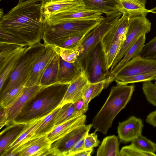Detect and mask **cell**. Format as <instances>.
<instances>
[{"mask_svg":"<svg viewBox=\"0 0 156 156\" xmlns=\"http://www.w3.org/2000/svg\"><path fill=\"white\" fill-rule=\"evenodd\" d=\"M43 0L18 2L0 18V28L21 39L29 46L40 43L46 24L41 9Z\"/></svg>","mask_w":156,"mask_h":156,"instance_id":"obj_1","label":"cell"},{"mask_svg":"<svg viewBox=\"0 0 156 156\" xmlns=\"http://www.w3.org/2000/svg\"><path fill=\"white\" fill-rule=\"evenodd\" d=\"M70 83L42 87L14 119V123H28L43 118L60 106Z\"/></svg>","mask_w":156,"mask_h":156,"instance_id":"obj_2","label":"cell"},{"mask_svg":"<svg viewBox=\"0 0 156 156\" xmlns=\"http://www.w3.org/2000/svg\"><path fill=\"white\" fill-rule=\"evenodd\" d=\"M134 90L133 85L117 84L111 87L105 103L93 119L91 124L96 131L106 134L115 118L130 100Z\"/></svg>","mask_w":156,"mask_h":156,"instance_id":"obj_3","label":"cell"},{"mask_svg":"<svg viewBox=\"0 0 156 156\" xmlns=\"http://www.w3.org/2000/svg\"><path fill=\"white\" fill-rule=\"evenodd\" d=\"M46 47L41 43L28 46L21 56L14 70L10 74L0 90V99L13 89L25 85L28 81L36 61Z\"/></svg>","mask_w":156,"mask_h":156,"instance_id":"obj_4","label":"cell"},{"mask_svg":"<svg viewBox=\"0 0 156 156\" xmlns=\"http://www.w3.org/2000/svg\"><path fill=\"white\" fill-rule=\"evenodd\" d=\"M103 20L73 21L51 25L46 23L42 40L46 44L57 46L73 36L94 29Z\"/></svg>","mask_w":156,"mask_h":156,"instance_id":"obj_5","label":"cell"},{"mask_svg":"<svg viewBox=\"0 0 156 156\" xmlns=\"http://www.w3.org/2000/svg\"><path fill=\"white\" fill-rule=\"evenodd\" d=\"M122 14L118 12L106 16L100 23L88 33L78 46L81 52L77 61L84 72L86 61L96 46L115 24Z\"/></svg>","mask_w":156,"mask_h":156,"instance_id":"obj_6","label":"cell"},{"mask_svg":"<svg viewBox=\"0 0 156 156\" xmlns=\"http://www.w3.org/2000/svg\"><path fill=\"white\" fill-rule=\"evenodd\" d=\"M84 73L89 83H95L106 80L114 81L108 69L105 54L101 41L94 48L85 62Z\"/></svg>","mask_w":156,"mask_h":156,"instance_id":"obj_7","label":"cell"},{"mask_svg":"<svg viewBox=\"0 0 156 156\" xmlns=\"http://www.w3.org/2000/svg\"><path fill=\"white\" fill-rule=\"evenodd\" d=\"M146 17L139 16L129 18L126 39L113 63L110 71L121 60L127 51L140 37L146 34L150 31L151 24Z\"/></svg>","mask_w":156,"mask_h":156,"instance_id":"obj_8","label":"cell"},{"mask_svg":"<svg viewBox=\"0 0 156 156\" xmlns=\"http://www.w3.org/2000/svg\"><path fill=\"white\" fill-rule=\"evenodd\" d=\"M92 125H84L77 127L62 137L51 143L49 156H68L74 144L84 137Z\"/></svg>","mask_w":156,"mask_h":156,"instance_id":"obj_9","label":"cell"},{"mask_svg":"<svg viewBox=\"0 0 156 156\" xmlns=\"http://www.w3.org/2000/svg\"><path fill=\"white\" fill-rule=\"evenodd\" d=\"M47 135L33 136L5 156H49L51 143Z\"/></svg>","mask_w":156,"mask_h":156,"instance_id":"obj_10","label":"cell"},{"mask_svg":"<svg viewBox=\"0 0 156 156\" xmlns=\"http://www.w3.org/2000/svg\"><path fill=\"white\" fill-rule=\"evenodd\" d=\"M101 13L86 8L85 6L72 9L56 14L49 18L46 24L54 25L73 21L103 20Z\"/></svg>","mask_w":156,"mask_h":156,"instance_id":"obj_11","label":"cell"},{"mask_svg":"<svg viewBox=\"0 0 156 156\" xmlns=\"http://www.w3.org/2000/svg\"><path fill=\"white\" fill-rule=\"evenodd\" d=\"M152 72H156V60L144 58L139 55L124 66L114 76H128Z\"/></svg>","mask_w":156,"mask_h":156,"instance_id":"obj_12","label":"cell"},{"mask_svg":"<svg viewBox=\"0 0 156 156\" xmlns=\"http://www.w3.org/2000/svg\"><path fill=\"white\" fill-rule=\"evenodd\" d=\"M57 54L54 46L46 44L44 51L33 66L29 78L26 84V87L39 85L43 73Z\"/></svg>","mask_w":156,"mask_h":156,"instance_id":"obj_13","label":"cell"},{"mask_svg":"<svg viewBox=\"0 0 156 156\" xmlns=\"http://www.w3.org/2000/svg\"><path fill=\"white\" fill-rule=\"evenodd\" d=\"M84 6L82 0H43L41 2L42 14L45 22L58 13Z\"/></svg>","mask_w":156,"mask_h":156,"instance_id":"obj_14","label":"cell"},{"mask_svg":"<svg viewBox=\"0 0 156 156\" xmlns=\"http://www.w3.org/2000/svg\"><path fill=\"white\" fill-rule=\"evenodd\" d=\"M144 126L142 120L134 116L119 122L117 132L120 141L124 143L131 142L142 134Z\"/></svg>","mask_w":156,"mask_h":156,"instance_id":"obj_15","label":"cell"},{"mask_svg":"<svg viewBox=\"0 0 156 156\" xmlns=\"http://www.w3.org/2000/svg\"><path fill=\"white\" fill-rule=\"evenodd\" d=\"M129 19V17L128 16L122 14L115 24L103 37L101 42L105 54L114 42L122 40L125 41Z\"/></svg>","mask_w":156,"mask_h":156,"instance_id":"obj_16","label":"cell"},{"mask_svg":"<svg viewBox=\"0 0 156 156\" xmlns=\"http://www.w3.org/2000/svg\"><path fill=\"white\" fill-rule=\"evenodd\" d=\"M41 86L39 85L26 87L18 100L11 106L6 108L8 124L12 123L15 118L28 102L39 91Z\"/></svg>","mask_w":156,"mask_h":156,"instance_id":"obj_17","label":"cell"},{"mask_svg":"<svg viewBox=\"0 0 156 156\" xmlns=\"http://www.w3.org/2000/svg\"><path fill=\"white\" fill-rule=\"evenodd\" d=\"M83 72L77 61L69 62L59 56L58 83H70Z\"/></svg>","mask_w":156,"mask_h":156,"instance_id":"obj_18","label":"cell"},{"mask_svg":"<svg viewBox=\"0 0 156 156\" xmlns=\"http://www.w3.org/2000/svg\"><path fill=\"white\" fill-rule=\"evenodd\" d=\"M89 84L83 72L70 84L60 106L68 103H74L82 98Z\"/></svg>","mask_w":156,"mask_h":156,"instance_id":"obj_19","label":"cell"},{"mask_svg":"<svg viewBox=\"0 0 156 156\" xmlns=\"http://www.w3.org/2000/svg\"><path fill=\"white\" fill-rule=\"evenodd\" d=\"M118 11L129 18L146 16L148 10L145 8L147 0H115Z\"/></svg>","mask_w":156,"mask_h":156,"instance_id":"obj_20","label":"cell"},{"mask_svg":"<svg viewBox=\"0 0 156 156\" xmlns=\"http://www.w3.org/2000/svg\"><path fill=\"white\" fill-rule=\"evenodd\" d=\"M86 118L85 115H79L55 126L53 130L47 135L48 139L51 143L74 128L85 125Z\"/></svg>","mask_w":156,"mask_h":156,"instance_id":"obj_21","label":"cell"},{"mask_svg":"<svg viewBox=\"0 0 156 156\" xmlns=\"http://www.w3.org/2000/svg\"><path fill=\"white\" fill-rule=\"evenodd\" d=\"M29 124L24 123L9 124L0 133V154L16 138Z\"/></svg>","mask_w":156,"mask_h":156,"instance_id":"obj_22","label":"cell"},{"mask_svg":"<svg viewBox=\"0 0 156 156\" xmlns=\"http://www.w3.org/2000/svg\"><path fill=\"white\" fill-rule=\"evenodd\" d=\"M146 34L140 37L127 51L121 60L111 71L112 76L115 77L117 73L128 62L138 56L144 44Z\"/></svg>","mask_w":156,"mask_h":156,"instance_id":"obj_23","label":"cell"},{"mask_svg":"<svg viewBox=\"0 0 156 156\" xmlns=\"http://www.w3.org/2000/svg\"><path fill=\"white\" fill-rule=\"evenodd\" d=\"M88 9L105 14L106 16L118 12L115 0H82Z\"/></svg>","mask_w":156,"mask_h":156,"instance_id":"obj_24","label":"cell"},{"mask_svg":"<svg viewBox=\"0 0 156 156\" xmlns=\"http://www.w3.org/2000/svg\"><path fill=\"white\" fill-rule=\"evenodd\" d=\"M43 119L36 120L29 123L27 127L7 147L0 156H5L6 154L12 151L33 136Z\"/></svg>","mask_w":156,"mask_h":156,"instance_id":"obj_25","label":"cell"},{"mask_svg":"<svg viewBox=\"0 0 156 156\" xmlns=\"http://www.w3.org/2000/svg\"><path fill=\"white\" fill-rule=\"evenodd\" d=\"M119 143L115 135L107 136L103 140L98 149L97 156H120Z\"/></svg>","mask_w":156,"mask_h":156,"instance_id":"obj_26","label":"cell"},{"mask_svg":"<svg viewBox=\"0 0 156 156\" xmlns=\"http://www.w3.org/2000/svg\"><path fill=\"white\" fill-rule=\"evenodd\" d=\"M59 55L57 53L43 73L39 85L41 87L49 86L58 83Z\"/></svg>","mask_w":156,"mask_h":156,"instance_id":"obj_27","label":"cell"},{"mask_svg":"<svg viewBox=\"0 0 156 156\" xmlns=\"http://www.w3.org/2000/svg\"><path fill=\"white\" fill-rule=\"evenodd\" d=\"M61 106L57 108L42 120L36 130L34 136H39L48 134L55 126V119Z\"/></svg>","mask_w":156,"mask_h":156,"instance_id":"obj_28","label":"cell"},{"mask_svg":"<svg viewBox=\"0 0 156 156\" xmlns=\"http://www.w3.org/2000/svg\"><path fill=\"white\" fill-rule=\"evenodd\" d=\"M112 82L108 79L95 83H89L83 96L85 106L87 109H88L89 103L90 101L98 95L102 90L106 88Z\"/></svg>","mask_w":156,"mask_h":156,"instance_id":"obj_29","label":"cell"},{"mask_svg":"<svg viewBox=\"0 0 156 156\" xmlns=\"http://www.w3.org/2000/svg\"><path fill=\"white\" fill-rule=\"evenodd\" d=\"M22 47L16 44L0 43V72Z\"/></svg>","mask_w":156,"mask_h":156,"instance_id":"obj_30","label":"cell"},{"mask_svg":"<svg viewBox=\"0 0 156 156\" xmlns=\"http://www.w3.org/2000/svg\"><path fill=\"white\" fill-rule=\"evenodd\" d=\"M27 47H22L15 54L0 72V90L10 74L17 65L20 58Z\"/></svg>","mask_w":156,"mask_h":156,"instance_id":"obj_31","label":"cell"},{"mask_svg":"<svg viewBox=\"0 0 156 156\" xmlns=\"http://www.w3.org/2000/svg\"><path fill=\"white\" fill-rule=\"evenodd\" d=\"M156 78V72H152L130 76L116 77L114 80L117 84L127 85L130 83L151 81Z\"/></svg>","mask_w":156,"mask_h":156,"instance_id":"obj_32","label":"cell"},{"mask_svg":"<svg viewBox=\"0 0 156 156\" xmlns=\"http://www.w3.org/2000/svg\"><path fill=\"white\" fill-rule=\"evenodd\" d=\"M75 113L74 103H68L61 106L60 109L55 119V126L77 116Z\"/></svg>","mask_w":156,"mask_h":156,"instance_id":"obj_33","label":"cell"},{"mask_svg":"<svg viewBox=\"0 0 156 156\" xmlns=\"http://www.w3.org/2000/svg\"><path fill=\"white\" fill-rule=\"evenodd\" d=\"M26 87L25 85H22L11 90L0 99V106L5 108L11 106L22 95Z\"/></svg>","mask_w":156,"mask_h":156,"instance_id":"obj_34","label":"cell"},{"mask_svg":"<svg viewBox=\"0 0 156 156\" xmlns=\"http://www.w3.org/2000/svg\"><path fill=\"white\" fill-rule=\"evenodd\" d=\"M131 144L145 152L152 153L156 152V144L142 134L132 140Z\"/></svg>","mask_w":156,"mask_h":156,"instance_id":"obj_35","label":"cell"},{"mask_svg":"<svg viewBox=\"0 0 156 156\" xmlns=\"http://www.w3.org/2000/svg\"><path fill=\"white\" fill-rule=\"evenodd\" d=\"M124 41L122 40L114 42L111 45L108 51L105 54L106 63L109 70L119 52Z\"/></svg>","mask_w":156,"mask_h":156,"instance_id":"obj_36","label":"cell"},{"mask_svg":"<svg viewBox=\"0 0 156 156\" xmlns=\"http://www.w3.org/2000/svg\"><path fill=\"white\" fill-rule=\"evenodd\" d=\"M0 43L17 45L23 47H28V45L20 38L0 28Z\"/></svg>","mask_w":156,"mask_h":156,"instance_id":"obj_37","label":"cell"},{"mask_svg":"<svg viewBox=\"0 0 156 156\" xmlns=\"http://www.w3.org/2000/svg\"><path fill=\"white\" fill-rule=\"evenodd\" d=\"M92 30H89L73 36L56 47L66 49L75 48L79 45L85 36Z\"/></svg>","mask_w":156,"mask_h":156,"instance_id":"obj_38","label":"cell"},{"mask_svg":"<svg viewBox=\"0 0 156 156\" xmlns=\"http://www.w3.org/2000/svg\"><path fill=\"white\" fill-rule=\"evenodd\" d=\"M54 47L60 57L68 62H73L76 61L80 54L77 47L73 49H66L58 47Z\"/></svg>","mask_w":156,"mask_h":156,"instance_id":"obj_39","label":"cell"},{"mask_svg":"<svg viewBox=\"0 0 156 156\" xmlns=\"http://www.w3.org/2000/svg\"><path fill=\"white\" fill-rule=\"evenodd\" d=\"M139 55L142 58L156 60V36L144 44Z\"/></svg>","mask_w":156,"mask_h":156,"instance_id":"obj_40","label":"cell"},{"mask_svg":"<svg viewBox=\"0 0 156 156\" xmlns=\"http://www.w3.org/2000/svg\"><path fill=\"white\" fill-rule=\"evenodd\" d=\"M142 90L146 99L150 103L156 107V85L150 81L144 82Z\"/></svg>","mask_w":156,"mask_h":156,"instance_id":"obj_41","label":"cell"},{"mask_svg":"<svg viewBox=\"0 0 156 156\" xmlns=\"http://www.w3.org/2000/svg\"><path fill=\"white\" fill-rule=\"evenodd\" d=\"M120 156H156L155 153L140 150L131 144L123 147L120 151Z\"/></svg>","mask_w":156,"mask_h":156,"instance_id":"obj_42","label":"cell"},{"mask_svg":"<svg viewBox=\"0 0 156 156\" xmlns=\"http://www.w3.org/2000/svg\"><path fill=\"white\" fill-rule=\"evenodd\" d=\"M96 131L91 133L89 132L86 134L84 139V145L85 149L93 148L97 147L100 143L98 138V135L96 133Z\"/></svg>","mask_w":156,"mask_h":156,"instance_id":"obj_43","label":"cell"},{"mask_svg":"<svg viewBox=\"0 0 156 156\" xmlns=\"http://www.w3.org/2000/svg\"><path fill=\"white\" fill-rule=\"evenodd\" d=\"M73 103L75 113L77 116L84 115L88 110L85 107L83 97Z\"/></svg>","mask_w":156,"mask_h":156,"instance_id":"obj_44","label":"cell"},{"mask_svg":"<svg viewBox=\"0 0 156 156\" xmlns=\"http://www.w3.org/2000/svg\"><path fill=\"white\" fill-rule=\"evenodd\" d=\"M85 137L74 144L69 151L68 156H73L74 154L85 149L84 145Z\"/></svg>","mask_w":156,"mask_h":156,"instance_id":"obj_45","label":"cell"},{"mask_svg":"<svg viewBox=\"0 0 156 156\" xmlns=\"http://www.w3.org/2000/svg\"><path fill=\"white\" fill-rule=\"evenodd\" d=\"M0 129L5 125L7 123V117L6 108L0 106Z\"/></svg>","mask_w":156,"mask_h":156,"instance_id":"obj_46","label":"cell"},{"mask_svg":"<svg viewBox=\"0 0 156 156\" xmlns=\"http://www.w3.org/2000/svg\"><path fill=\"white\" fill-rule=\"evenodd\" d=\"M146 121L147 123L156 127V110L150 113L147 116Z\"/></svg>","mask_w":156,"mask_h":156,"instance_id":"obj_47","label":"cell"},{"mask_svg":"<svg viewBox=\"0 0 156 156\" xmlns=\"http://www.w3.org/2000/svg\"><path fill=\"white\" fill-rule=\"evenodd\" d=\"M93 151V148L85 149L74 154L73 156H90Z\"/></svg>","mask_w":156,"mask_h":156,"instance_id":"obj_48","label":"cell"},{"mask_svg":"<svg viewBox=\"0 0 156 156\" xmlns=\"http://www.w3.org/2000/svg\"><path fill=\"white\" fill-rule=\"evenodd\" d=\"M148 12L156 14V7H154V8L148 10Z\"/></svg>","mask_w":156,"mask_h":156,"instance_id":"obj_49","label":"cell"},{"mask_svg":"<svg viewBox=\"0 0 156 156\" xmlns=\"http://www.w3.org/2000/svg\"><path fill=\"white\" fill-rule=\"evenodd\" d=\"M4 15L3 9H0V18L2 17Z\"/></svg>","mask_w":156,"mask_h":156,"instance_id":"obj_50","label":"cell"},{"mask_svg":"<svg viewBox=\"0 0 156 156\" xmlns=\"http://www.w3.org/2000/svg\"><path fill=\"white\" fill-rule=\"evenodd\" d=\"M29 0H18V2H25V1H29Z\"/></svg>","mask_w":156,"mask_h":156,"instance_id":"obj_51","label":"cell"},{"mask_svg":"<svg viewBox=\"0 0 156 156\" xmlns=\"http://www.w3.org/2000/svg\"><path fill=\"white\" fill-rule=\"evenodd\" d=\"M155 84L156 85V78L155 79Z\"/></svg>","mask_w":156,"mask_h":156,"instance_id":"obj_52","label":"cell"},{"mask_svg":"<svg viewBox=\"0 0 156 156\" xmlns=\"http://www.w3.org/2000/svg\"></svg>","mask_w":156,"mask_h":156,"instance_id":"obj_53","label":"cell"}]
</instances>
